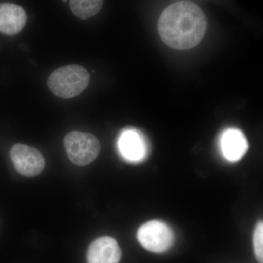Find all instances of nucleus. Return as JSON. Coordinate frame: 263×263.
Returning a JSON list of instances; mask_svg holds the SVG:
<instances>
[{
	"label": "nucleus",
	"mask_w": 263,
	"mask_h": 263,
	"mask_svg": "<svg viewBox=\"0 0 263 263\" xmlns=\"http://www.w3.org/2000/svg\"><path fill=\"white\" fill-rule=\"evenodd\" d=\"M119 148L123 157L129 162H140L147 155V146L143 137L133 129H127L122 133Z\"/></svg>",
	"instance_id": "8"
},
{
	"label": "nucleus",
	"mask_w": 263,
	"mask_h": 263,
	"mask_svg": "<svg viewBox=\"0 0 263 263\" xmlns=\"http://www.w3.org/2000/svg\"><path fill=\"white\" fill-rule=\"evenodd\" d=\"M62 2H64V3H65V2H67V0H62Z\"/></svg>",
	"instance_id": "12"
},
{
	"label": "nucleus",
	"mask_w": 263,
	"mask_h": 263,
	"mask_svg": "<svg viewBox=\"0 0 263 263\" xmlns=\"http://www.w3.org/2000/svg\"><path fill=\"white\" fill-rule=\"evenodd\" d=\"M90 76L82 66H63L53 71L48 79L50 90L62 98H72L80 95L89 84Z\"/></svg>",
	"instance_id": "2"
},
{
	"label": "nucleus",
	"mask_w": 263,
	"mask_h": 263,
	"mask_svg": "<svg viewBox=\"0 0 263 263\" xmlns=\"http://www.w3.org/2000/svg\"><path fill=\"white\" fill-rule=\"evenodd\" d=\"M221 150L227 160L237 162L248 150V143L245 135L239 129H229L221 137Z\"/></svg>",
	"instance_id": "9"
},
{
	"label": "nucleus",
	"mask_w": 263,
	"mask_h": 263,
	"mask_svg": "<svg viewBox=\"0 0 263 263\" xmlns=\"http://www.w3.org/2000/svg\"><path fill=\"white\" fill-rule=\"evenodd\" d=\"M64 146L71 162L78 166H86L94 162L101 148L94 135L79 131L66 135Z\"/></svg>",
	"instance_id": "3"
},
{
	"label": "nucleus",
	"mask_w": 263,
	"mask_h": 263,
	"mask_svg": "<svg viewBox=\"0 0 263 263\" xmlns=\"http://www.w3.org/2000/svg\"><path fill=\"white\" fill-rule=\"evenodd\" d=\"M254 254L259 263L263 262V223L259 221L256 226L253 235Z\"/></svg>",
	"instance_id": "11"
},
{
	"label": "nucleus",
	"mask_w": 263,
	"mask_h": 263,
	"mask_svg": "<svg viewBox=\"0 0 263 263\" xmlns=\"http://www.w3.org/2000/svg\"><path fill=\"white\" fill-rule=\"evenodd\" d=\"M137 238L143 248L155 253L168 250L174 242L171 228L163 221L152 220L140 227Z\"/></svg>",
	"instance_id": "4"
},
{
	"label": "nucleus",
	"mask_w": 263,
	"mask_h": 263,
	"mask_svg": "<svg viewBox=\"0 0 263 263\" xmlns=\"http://www.w3.org/2000/svg\"><path fill=\"white\" fill-rule=\"evenodd\" d=\"M27 14L23 8L13 3L0 5V32L15 35L22 30L27 22Z\"/></svg>",
	"instance_id": "7"
},
{
	"label": "nucleus",
	"mask_w": 263,
	"mask_h": 263,
	"mask_svg": "<svg viewBox=\"0 0 263 263\" xmlns=\"http://www.w3.org/2000/svg\"><path fill=\"white\" fill-rule=\"evenodd\" d=\"M86 258L87 263H119L122 250L114 238L103 236L91 243Z\"/></svg>",
	"instance_id": "6"
},
{
	"label": "nucleus",
	"mask_w": 263,
	"mask_h": 263,
	"mask_svg": "<svg viewBox=\"0 0 263 263\" xmlns=\"http://www.w3.org/2000/svg\"><path fill=\"white\" fill-rule=\"evenodd\" d=\"M104 0H70V9L76 17L83 20L98 14Z\"/></svg>",
	"instance_id": "10"
},
{
	"label": "nucleus",
	"mask_w": 263,
	"mask_h": 263,
	"mask_svg": "<svg viewBox=\"0 0 263 263\" xmlns=\"http://www.w3.org/2000/svg\"><path fill=\"white\" fill-rule=\"evenodd\" d=\"M207 19L198 5L193 2L179 1L164 10L158 22L161 39L174 49H191L205 37Z\"/></svg>",
	"instance_id": "1"
},
{
	"label": "nucleus",
	"mask_w": 263,
	"mask_h": 263,
	"mask_svg": "<svg viewBox=\"0 0 263 263\" xmlns=\"http://www.w3.org/2000/svg\"><path fill=\"white\" fill-rule=\"evenodd\" d=\"M10 155L15 170L22 176L33 177L44 169V157L33 147L18 143L12 147Z\"/></svg>",
	"instance_id": "5"
}]
</instances>
